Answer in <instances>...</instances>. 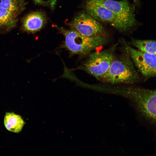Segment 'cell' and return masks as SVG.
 <instances>
[{
	"label": "cell",
	"mask_w": 156,
	"mask_h": 156,
	"mask_svg": "<svg viewBox=\"0 0 156 156\" xmlns=\"http://www.w3.org/2000/svg\"><path fill=\"white\" fill-rule=\"evenodd\" d=\"M140 80V75L128 53L116 55L106 73L101 81L111 85L133 84Z\"/></svg>",
	"instance_id": "cell-1"
},
{
	"label": "cell",
	"mask_w": 156,
	"mask_h": 156,
	"mask_svg": "<svg viewBox=\"0 0 156 156\" xmlns=\"http://www.w3.org/2000/svg\"><path fill=\"white\" fill-rule=\"evenodd\" d=\"M65 37V47L72 53L85 55L107 43V36L88 37L71 29L67 30L58 28Z\"/></svg>",
	"instance_id": "cell-2"
},
{
	"label": "cell",
	"mask_w": 156,
	"mask_h": 156,
	"mask_svg": "<svg viewBox=\"0 0 156 156\" xmlns=\"http://www.w3.org/2000/svg\"><path fill=\"white\" fill-rule=\"evenodd\" d=\"M117 44L108 49L90 53L83 68L87 73L101 81L107 72L115 55Z\"/></svg>",
	"instance_id": "cell-3"
},
{
	"label": "cell",
	"mask_w": 156,
	"mask_h": 156,
	"mask_svg": "<svg viewBox=\"0 0 156 156\" xmlns=\"http://www.w3.org/2000/svg\"><path fill=\"white\" fill-rule=\"evenodd\" d=\"M135 66L146 79L156 76V54L141 51L132 47L123 38L121 40Z\"/></svg>",
	"instance_id": "cell-4"
},
{
	"label": "cell",
	"mask_w": 156,
	"mask_h": 156,
	"mask_svg": "<svg viewBox=\"0 0 156 156\" xmlns=\"http://www.w3.org/2000/svg\"><path fill=\"white\" fill-rule=\"evenodd\" d=\"M85 9L86 13L98 21L109 24L121 32L128 31L114 13L104 6L102 0H88Z\"/></svg>",
	"instance_id": "cell-5"
},
{
	"label": "cell",
	"mask_w": 156,
	"mask_h": 156,
	"mask_svg": "<svg viewBox=\"0 0 156 156\" xmlns=\"http://www.w3.org/2000/svg\"><path fill=\"white\" fill-rule=\"evenodd\" d=\"M70 25L71 29L85 36H107L104 27L99 21L86 13L79 14L75 17Z\"/></svg>",
	"instance_id": "cell-6"
},
{
	"label": "cell",
	"mask_w": 156,
	"mask_h": 156,
	"mask_svg": "<svg viewBox=\"0 0 156 156\" xmlns=\"http://www.w3.org/2000/svg\"><path fill=\"white\" fill-rule=\"evenodd\" d=\"M102 2L104 6L114 13L128 30L136 25L135 7L128 0H102Z\"/></svg>",
	"instance_id": "cell-7"
},
{
	"label": "cell",
	"mask_w": 156,
	"mask_h": 156,
	"mask_svg": "<svg viewBox=\"0 0 156 156\" xmlns=\"http://www.w3.org/2000/svg\"><path fill=\"white\" fill-rule=\"evenodd\" d=\"M47 22V17L44 13L40 11L33 12L23 18L21 28L24 32L34 33L42 29Z\"/></svg>",
	"instance_id": "cell-8"
},
{
	"label": "cell",
	"mask_w": 156,
	"mask_h": 156,
	"mask_svg": "<svg viewBox=\"0 0 156 156\" xmlns=\"http://www.w3.org/2000/svg\"><path fill=\"white\" fill-rule=\"evenodd\" d=\"M18 13L0 7V33L8 32L16 26Z\"/></svg>",
	"instance_id": "cell-9"
},
{
	"label": "cell",
	"mask_w": 156,
	"mask_h": 156,
	"mask_svg": "<svg viewBox=\"0 0 156 156\" xmlns=\"http://www.w3.org/2000/svg\"><path fill=\"white\" fill-rule=\"evenodd\" d=\"M4 123L8 130L15 133L20 132L25 124L21 117L14 112L6 113Z\"/></svg>",
	"instance_id": "cell-10"
},
{
	"label": "cell",
	"mask_w": 156,
	"mask_h": 156,
	"mask_svg": "<svg viewBox=\"0 0 156 156\" xmlns=\"http://www.w3.org/2000/svg\"><path fill=\"white\" fill-rule=\"evenodd\" d=\"M127 43L143 52L156 54V42L154 40H142L131 38Z\"/></svg>",
	"instance_id": "cell-11"
},
{
	"label": "cell",
	"mask_w": 156,
	"mask_h": 156,
	"mask_svg": "<svg viewBox=\"0 0 156 156\" xmlns=\"http://www.w3.org/2000/svg\"><path fill=\"white\" fill-rule=\"evenodd\" d=\"M25 0H0V7L15 12L20 14L24 10Z\"/></svg>",
	"instance_id": "cell-12"
}]
</instances>
